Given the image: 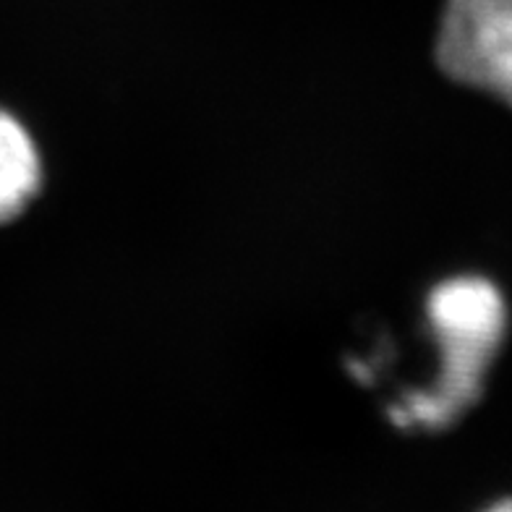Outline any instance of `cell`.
<instances>
[{"label":"cell","mask_w":512,"mask_h":512,"mask_svg":"<svg viewBox=\"0 0 512 512\" xmlns=\"http://www.w3.org/2000/svg\"><path fill=\"white\" fill-rule=\"evenodd\" d=\"M426 322L439 351L437 374L424 390L405 392L387 408L405 432H445L479 405L505 348L510 309L494 280L455 275L429 293Z\"/></svg>","instance_id":"1"},{"label":"cell","mask_w":512,"mask_h":512,"mask_svg":"<svg viewBox=\"0 0 512 512\" xmlns=\"http://www.w3.org/2000/svg\"><path fill=\"white\" fill-rule=\"evenodd\" d=\"M434 55L452 81L512 108V0H447Z\"/></svg>","instance_id":"2"},{"label":"cell","mask_w":512,"mask_h":512,"mask_svg":"<svg viewBox=\"0 0 512 512\" xmlns=\"http://www.w3.org/2000/svg\"><path fill=\"white\" fill-rule=\"evenodd\" d=\"M42 186V160L24 123L0 110V225L27 209Z\"/></svg>","instance_id":"3"},{"label":"cell","mask_w":512,"mask_h":512,"mask_svg":"<svg viewBox=\"0 0 512 512\" xmlns=\"http://www.w3.org/2000/svg\"><path fill=\"white\" fill-rule=\"evenodd\" d=\"M481 512H512V497L499 499V502H494V505H489L486 510H481Z\"/></svg>","instance_id":"4"}]
</instances>
